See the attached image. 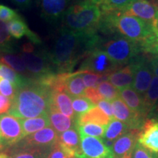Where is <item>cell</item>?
<instances>
[{"mask_svg":"<svg viewBox=\"0 0 158 158\" xmlns=\"http://www.w3.org/2000/svg\"><path fill=\"white\" fill-rule=\"evenodd\" d=\"M136 0H106L100 7L102 15L122 11Z\"/></svg>","mask_w":158,"mask_h":158,"instance_id":"obj_31","label":"cell"},{"mask_svg":"<svg viewBox=\"0 0 158 158\" xmlns=\"http://www.w3.org/2000/svg\"><path fill=\"white\" fill-rule=\"evenodd\" d=\"M19 56L24 62L29 76L33 80H38L54 74L53 65L45 52L35 51V47L31 43H26L23 45L22 51Z\"/></svg>","mask_w":158,"mask_h":158,"instance_id":"obj_5","label":"cell"},{"mask_svg":"<svg viewBox=\"0 0 158 158\" xmlns=\"http://www.w3.org/2000/svg\"><path fill=\"white\" fill-rule=\"evenodd\" d=\"M20 122L22 127L23 137L30 135L43 128L51 126L48 113L35 118H20Z\"/></svg>","mask_w":158,"mask_h":158,"instance_id":"obj_22","label":"cell"},{"mask_svg":"<svg viewBox=\"0 0 158 158\" xmlns=\"http://www.w3.org/2000/svg\"><path fill=\"white\" fill-rule=\"evenodd\" d=\"M0 78L6 79L14 84L17 90L23 86L30 82L31 79L25 78L21 75L18 74L15 70L0 63Z\"/></svg>","mask_w":158,"mask_h":158,"instance_id":"obj_29","label":"cell"},{"mask_svg":"<svg viewBox=\"0 0 158 158\" xmlns=\"http://www.w3.org/2000/svg\"><path fill=\"white\" fill-rule=\"evenodd\" d=\"M81 152L76 158H115L111 147L101 138L80 135Z\"/></svg>","mask_w":158,"mask_h":158,"instance_id":"obj_8","label":"cell"},{"mask_svg":"<svg viewBox=\"0 0 158 158\" xmlns=\"http://www.w3.org/2000/svg\"><path fill=\"white\" fill-rule=\"evenodd\" d=\"M90 1L92 2V3H94V4H95V5H97L100 6V5H101V4L103 3L104 2L106 1V0H90Z\"/></svg>","mask_w":158,"mask_h":158,"instance_id":"obj_46","label":"cell"},{"mask_svg":"<svg viewBox=\"0 0 158 158\" xmlns=\"http://www.w3.org/2000/svg\"><path fill=\"white\" fill-rule=\"evenodd\" d=\"M86 86L83 81L81 73L80 70L75 73H69L64 83L65 92L71 98L84 96V91Z\"/></svg>","mask_w":158,"mask_h":158,"instance_id":"obj_25","label":"cell"},{"mask_svg":"<svg viewBox=\"0 0 158 158\" xmlns=\"http://www.w3.org/2000/svg\"><path fill=\"white\" fill-rule=\"evenodd\" d=\"M130 130V129L127 124L114 118L106 127L103 138L108 141H114Z\"/></svg>","mask_w":158,"mask_h":158,"instance_id":"obj_27","label":"cell"},{"mask_svg":"<svg viewBox=\"0 0 158 158\" xmlns=\"http://www.w3.org/2000/svg\"><path fill=\"white\" fill-rule=\"evenodd\" d=\"M98 42L95 31L76 32L62 27L47 54L58 73H69L77 62L94 50Z\"/></svg>","mask_w":158,"mask_h":158,"instance_id":"obj_1","label":"cell"},{"mask_svg":"<svg viewBox=\"0 0 158 158\" xmlns=\"http://www.w3.org/2000/svg\"><path fill=\"white\" fill-rule=\"evenodd\" d=\"M0 141H1V136H0Z\"/></svg>","mask_w":158,"mask_h":158,"instance_id":"obj_50","label":"cell"},{"mask_svg":"<svg viewBox=\"0 0 158 158\" xmlns=\"http://www.w3.org/2000/svg\"><path fill=\"white\" fill-rule=\"evenodd\" d=\"M58 145L70 158H76L81 152V137L78 131L72 127L59 135Z\"/></svg>","mask_w":158,"mask_h":158,"instance_id":"obj_16","label":"cell"},{"mask_svg":"<svg viewBox=\"0 0 158 158\" xmlns=\"http://www.w3.org/2000/svg\"><path fill=\"white\" fill-rule=\"evenodd\" d=\"M21 16L18 15L16 12L10 7L3 5H0V20L4 22H10Z\"/></svg>","mask_w":158,"mask_h":158,"instance_id":"obj_38","label":"cell"},{"mask_svg":"<svg viewBox=\"0 0 158 158\" xmlns=\"http://www.w3.org/2000/svg\"><path fill=\"white\" fill-rule=\"evenodd\" d=\"M21 7H28L31 4V0H12Z\"/></svg>","mask_w":158,"mask_h":158,"instance_id":"obj_44","label":"cell"},{"mask_svg":"<svg viewBox=\"0 0 158 158\" xmlns=\"http://www.w3.org/2000/svg\"><path fill=\"white\" fill-rule=\"evenodd\" d=\"M7 27H8L10 35L15 39H21L23 36H27L34 44L39 45L41 43L39 37L29 29L27 23L21 17L10 21L7 23Z\"/></svg>","mask_w":158,"mask_h":158,"instance_id":"obj_20","label":"cell"},{"mask_svg":"<svg viewBox=\"0 0 158 158\" xmlns=\"http://www.w3.org/2000/svg\"><path fill=\"white\" fill-rule=\"evenodd\" d=\"M51 89L31 79L17 90L8 114L19 118H35L48 114Z\"/></svg>","mask_w":158,"mask_h":158,"instance_id":"obj_2","label":"cell"},{"mask_svg":"<svg viewBox=\"0 0 158 158\" xmlns=\"http://www.w3.org/2000/svg\"><path fill=\"white\" fill-rule=\"evenodd\" d=\"M48 116L50 118L51 124L58 134H61L70 128L75 127V124L76 125V120L65 116L52 107L49 108Z\"/></svg>","mask_w":158,"mask_h":158,"instance_id":"obj_24","label":"cell"},{"mask_svg":"<svg viewBox=\"0 0 158 158\" xmlns=\"http://www.w3.org/2000/svg\"><path fill=\"white\" fill-rule=\"evenodd\" d=\"M108 81L119 90L132 86L133 82V70L132 64L118 69L108 75Z\"/></svg>","mask_w":158,"mask_h":158,"instance_id":"obj_21","label":"cell"},{"mask_svg":"<svg viewBox=\"0 0 158 158\" xmlns=\"http://www.w3.org/2000/svg\"><path fill=\"white\" fill-rule=\"evenodd\" d=\"M0 136L7 144H14L23 139L20 118L10 114L0 116Z\"/></svg>","mask_w":158,"mask_h":158,"instance_id":"obj_11","label":"cell"},{"mask_svg":"<svg viewBox=\"0 0 158 158\" xmlns=\"http://www.w3.org/2000/svg\"><path fill=\"white\" fill-rule=\"evenodd\" d=\"M144 108L148 115L154 110L158 102V77L153 76L148 90L143 96Z\"/></svg>","mask_w":158,"mask_h":158,"instance_id":"obj_28","label":"cell"},{"mask_svg":"<svg viewBox=\"0 0 158 158\" xmlns=\"http://www.w3.org/2000/svg\"><path fill=\"white\" fill-rule=\"evenodd\" d=\"M102 15L106 16L105 22L108 27L114 29L120 35L130 40L141 43L155 35L151 24L121 11Z\"/></svg>","mask_w":158,"mask_h":158,"instance_id":"obj_4","label":"cell"},{"mask_svg":"<svg viewBox=\"0 0 158 158\" xmlns=\"http://www.w3.org/2000/svg\"><path fill=\"white\" fill-rule=\"evenodd\" d=\"M51 149L27 147L15 152L8 158H48Z\"/></svg>","mask_w":158,"mask_h":158,"instance_id":"obj_30","label":"cell"},{"mask_svg":"<svg viewBox=\"0 0 158 158\" xmlns=\"http://www.w3.org/2000/svg\"><path fill=\"white\" fill-rule=\"evenodd\" d=\"M59 135L54 128L48 127L27 136L26 147L52 149L58 143Z\"/></svg>","mask_w":158,"mask_h":158,"instance_id":"obj_15","label":"cell"},{"mask_svg":"<svg viewBox=\"0 0 158 158\" xmlns=\"http://www.w3.org/2000/svg\"><path fill=\"white\" fill-rule=\"evenodd\" d=\"M114 117L129 127L130 130H141L144 123V117L134 112L121 98H118L111 102Z\"/></svg>","mask_w":158,"mask_h":158,"instance_id":"obj_10","label":"cell"},{"mask_svg":"<svg viewBox=\"0 0 158 158\" xmlns=\"http://www.w3.org/2000/svg\"><path fill=\"white\" fill-rule=\"evenodd\" d=\"M131 158H158V155L148 151L137 143Z\"/></svg>","mask_w":158,"mask_h":158,"instance_id":"obj_39","label":"cell"},{"mask_svg":"<svg viewBox=\"0 0 158 158\" xmlns=\"http://www.w3.org/2000/svg\"><path fill=\"white\" fill-rule=\"evenodd\" d=\"M106 126L87 123L78 126V131L80 135L92 136V137L103 138Z\"/></svg>","mask_w":158,"mask_h":158,"instance_id":"obj_34","label":"cell"},{"mask_svg":"<svg viewBox=\"0 0 158 158\" xmlns=\"http://www.w3.org/2000/svg\"><path fill=\"white\" fill-rule=\"evenodd\" d=\"M13 52L14 45L10 35L7 24L0 20V54Z\"/></svg>","mask_w":158,"mask_h":158,"instance_id":"obj_32","label":"cell"},{"mask_svg":"<svg viewBox=\"0 0 158 158\" xmlns=\"http://www.w3.org/2000/svg\"><path fill=\"white\" fill-rule=\"evenodd\" d=\"M138 143L148 151L158 155V118L144 122L139 130Z\"/></svg>","mask_w":158,"mask_h":158,"instance_id":"obj_13","label":"cell"},{"mask_svg":"<svg viewBox=\"0 0 158 158\" xmlns=\"http://www.w3.org/2000/svg\"><path fill=\"white\" fill-rule=\"evenodd\" d=\"M131 64L133 70L132 88L141 96H143L149 89L154 76L149 63L146 62L143 59H138Z\"/></svg>","mask_w":158,"mask_h":158,"instance_id":"obj_9","label":"cell"},{"mask_svg":"<svg viewBox=\"0 0 158 158\" xmlns=\"http://www.w3.org/2000/svg\"><path fill=\"white\" fill-rule=\"evenodd\" d=\"M81 73V77L85 86L86 87H94L96 88L99 84L100 75L94 73L93 72L87 70H80Z\"/></svg>","mask_w":158,"mask_h":158,"instance_id":"obj_37","label":"cell"},{"mask_svg":"<svg viewBox=\"0 0 158 158\" xmlns=\"http://www.w3.org/2000/svg\"><path fill=\"white\" fill-rule=\"evenodd\" d=\"M152 27L154 32L156 33L157 31H158V16L157 18V19H156V21H155V23H153Z\"/></svg>","mask_w":158,"mask_h":158,"instance_id":"obj_45","label":"cell"},{"mask_svg":"<svg viewBox=\"0 0 158 158\" xmlns=\"http://www.w3.org/2000/svg\"><path fill=\"white\" fill-rule=\"evenodd\" d=\"M110 120H111V118L108 117L98 106H95L86 113L77 116L76 123L77 127L87 123L107 126L109 124Z\"/></svg>","mask_w":158,"mask_h":158,"instance_id":"obj_23","label":"cell"},{"mask_svg":"<svg viewBox=\"0 0 158 158\" xmlns=\"http://www.w3.org/2000/svg\"><path fill=\"white\" fill-rule=\"evenodd\" d=\"M0 63L9 66L11 69L25 78H30L26 65L19 55H15L13 53H1ZM31 79V78H30Z\"/></svg>","mask_w":158,"mask_h":158,"instance_id":"obj_26","label":"cell"},{"mask_svg":"<svg viewBox=\"0 0 158 158\" xmlns=\"http://www.w3.org/2000/svg\"><path fill=\"white\" fill-rule=\"evenodd\" d=\"M121 12L141 19L152 26L158 16V6L149 0H136Z\"/></svg>","mask_w":158,"mask_h":158,"instance_id":"obj_12","label":"cell"},{"mask_svg":"<svg viewBox=\"0 0 158 158\" xmlns=\"http://www.w3.org/2000/svg\"><path fill=\"white\" fill-rule=\"evenodd\" d=\"M84 96L88 98L94 106H97L100 100H103L98 89L94 87H87L84 91Z\"/></svg>","mask_w":158,"mask_h":158,"instance_id":"obj_40","label":"cell"},{"mask_svg":"<svg viewBox=\"0 0 158 158\" xmlns=\"http://www.w3.org/2000/svg\"><path fill=\"white\" fill-rule=\"evenodd\" d=\"M17 89L13 83L6 80L0 78V93L2 95L7 97L12 100L16 94Z\"/></svg>","mask_w":158,"mask_h":158,"instance_id":"obj_36","label":"cell"},{"mask_svg":"<svg viewBox=\"0 0 158 158\" xmlns=\"http://www.w3.org/2000/svg\"><path fill=\"white\" fill-rule=\"evenodd\" d=\"M99 108L101 109L105 114L107 115L110 118H114V112H113V107H112L111 102L108 101L106 100H102L98 102L97 105Z\"/></svg>","mask_w":158,"mask_h":158,"instance_id":"obj_41","label":"cell"},{"mask_svg":"<svg viewBox=\"0 0 158 158\" xmlns=\"http://www.w3.org/2000/svg\"><path fill=\"white\" fill-rule=\"evenodd\" d=\"M140 130H130L114 141L111 149L115 158H131L138 143Z\"/></svg>","mask_w":158,"mask_h":158,"instance_id":"obj_14","label":"cell"},{"mask_svg":"<svg viewBox=\"0 0 158 158\" xmlns=\"http://www.w3.org/2000/svg\"><path fill=\"white\" fill-rule=\"evenodd\" d=\"M101 18L100 7L90 0H84L67 9L62 16V27L76 32L95 31Z\"/></svg>","mask_w":158,"mask_h":158,"instance_id":"obj_3","label":"cell"},{"mask_svg":"<svg viewBox=\"0 0 158 158\" xmlns=\"http://www.w3.org/2000/svg\"><path fill=\"white\" fill-rule=\"evenodd\" d=\"M50 107L76 120L72 106V98L64 90H53L51 92Z\"/></svg>","mask_w":158,"mask_h":158,"instance_id":"obj_17","label":"cell"},{"mask_svg":"<svg viewBox=\"0 0 158 158\" xmlns=\"http://www.w3.org/2000/svg\"><path fill=\"white\" fill-rule=\"evenodd\" d=\"M12 100L0 93V114L8 111L11 107Z\"/></svg>","mask_w":158,"mask_h":158,"instance_id":"obj_42","label":"cell"},{"mask_svg":"<svg viewBox=\"0 0 158 158\" xmlns=\"http://www.w3.org/2000/svg\"><path fill=\"white\" fill-rule=\"evenodd\" d=\"M155 58H156V59H158V54H157V55H156V56H155Z\"/></svg>","mask_w":158,"mask_h":158,"instance_id":"obj_49","label":"cell"},{"mask_svg":"<svg viewBox=\"0 0 158 158\" xmlns=\"http://www.w3.org/2000/svg\"><path fill=\"white\" fill-rule=\"evenodd\" d=\"M120 98L127 104V106L134 112L145 118L147 116L143 96L138 94L133 88L127 87L119 90Z\"/></svg>","mask_w":158,"mask_h":158,"instance_id":"obj_19","label":"cell"},{"mask_svg":"<svg viewBox=\"0 0 158 158\" xmlns=\"http://www.w3.org/2000/svg\"><path fill=\"white\" fill-rule=\"evenodd\" d=\"M152 38L156 43H158V31H157V32L155 33V35H154L152 36Z\"/></svg>","mask_w":158,"mask_h":158,"instance_id":"obj_47","label":"cell"},{"mask_svg":"<svg viewBox=\"0 0 158 158\" xmlns=\"http://www.w3.org/2000/svg\"><path fill=\"white\" fill-rule=\"evenodd\" d=\"M68 3V0H40L43 17L52 21L62 18Z\"/></svg>","mask_w":158,"mask_h":158,"instance_id":"obj_18","label":"cell"},{"mask_svg":"<svg viewBox=\"0 0 158 158\" xmlns=\"http://www.w3.org/2000/svg\"><path fill=\"white\" fill-rule=\"evenodd\" d=\"M72 106L77 117L87 112L95 106L85 96H79L72 98Z\"/></svg>","mask_w":158,"mask_h":158,"instance_id":"obj_35","label":"cell"},{"mask_svg":"<svg viewBox=\"0 0 158 158\" xmlns=\"http://www.w3.org/2000/svg\"><path fill=\"white\" fill-rule=\"evenodd\" d=\"M104 51L114 63L121 67L133 61L141 50V44L122 37L108 41Z\"/></svg>","mask_w":158,"mask_h":158,"instance_id":"obj_6","label":"cell"},{"mask_svg":"<svg viewBox=\"0 0 158 158\" xmlns=\"http://www.w3.org/2000/svg\"><path fill=\"white\" fill-rule=\"evenodd\" d=\"M0 158H8V156L6 155L5 153L0 152Z\"/></svg>","mask_w":158,"mask_h":158,"instance_id":"obj_48","label":"cell"},{"mask_svg":"<svg viewBox=\"0 0 158 158\" xmlns=\"http://www.w3.org/2000/svg\"><path fill=\"white\" fill-rule=\"evenodd\" d=\"M97 89L101 94L102 98L109 102H112L116 99L120 98L119 89L110 84L108 81H105L100 83L97 86Z\"/></svg>","mask_w":158,"mask_h":158,"instance_id":"obj_33","label":"cell"},{"mask_svg":"<svg viewBox=\"0 0 158 158\" xmlns=\"http://www.w3.org/2000/svg\"><path fill=\"white\" fill-rule=\"evenodd\" d=\"M48 158H70L64 152L61 147L58 145V143L54 147Z\"/></svg>","mask_w":158,"mask_h":158,"instance_id":"obj_43","label":"cell"},{"mask_svg":"<svg viewBox=\"0 0 158 158\" xmlns=\"http://www.w3.org/2000/svg\"><path fill=\"white\" fill-rule=\"evenodd\" d=\"M157 2H158V0H157ZM155 4H156V3H155Z\"/></svg>","mask_w":158,"mask_h":158,"instance_id":"obj_51","label":"cell"},{"mask_svg":"<svg viewBox=\"0 0 158 158\" xmlns=\"http://www.w3.org/2000/svg\"><path fill=\"white\" fill-rule=\"evenodd\" d=\"M118 68L119 66L114 63L104 51L94 49L86 56L80 70L91 71L100 76H105L112 73L118 70Z\"/></svg>","mask_w":158,"mask_h":158,"instance_id":"obj_7","label":"cell"}]
</instances>
